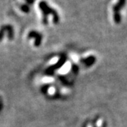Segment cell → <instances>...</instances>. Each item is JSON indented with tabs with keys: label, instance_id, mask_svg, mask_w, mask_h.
<instances>
[{
	"label": "cell",
	"instance_id": "obj_1",
	"mask_svg": "<svg viewBox=\"0 0 127 127\" xmlns=\"http://www.w3.org/2000/svg\"><path fill=\"white\" fill-rule=\"evenodd\" d=\"M39 8L42 11L43 14V23L47 24V16L49 15H52L53 16V21L55 23H57L59 22V16L57 11L52 7H50L49 5L47 4V1H41L39 3Z\"/></svg>",
	"mask_w": 127,
	"mask_h": 127
},
{
	"label": "cell",
	"instance_id": "obj_2",
	"mask_svg": "<svg viewBox=\"0 0 127 127\" xmlns=\"http://www.w3.org/2000/svg\"><path fill=\"white\" fill-rule=\"evenodd\" d=\"M5 32L8 33V37L10 40L13 39L14 37V30L11 25H4L0 28V40L3 38Z\"/></svg>",
	"mask_w": 127,
	"mask_h": 127
},
{
	"label": "cell",
	"instance_id": "obj_3",
	"mask_svg": "<svg viewBox=\"0 0 127 127\" xmlns=\"http://www.w3.org/2000/svg\"><path fill=\"white\" fill-rule=\"evenodd\" d=\"M125 2H126V0H119L117 4L114 6L113 10L114 12V19H115L116 22H119V21H120V16L119 14V11L121 9V8L125 4Z\"/></svg>",
	"mask_w": 127,
	"mask_h": 127
},
{
	"label": "cell",
	"instance_id": "obj_4",
	"mask_svg": "<svg viewBox=\"0 0 127 127\" xmlns=\"http://www.w3.org/2000/svg\"><path fill=\"white\" fill-rule=\"evenodd\" d=\"M28 36L29 38H35V45L36 47L40 45L41 41H42V35L40 32L35 31H32L28 33Z\"/></svg>",
	"mask_w": 127,
	"mask_h": 127
},
{
	"label": "cell",
	"instance_id": "obj_5",
	"mask_svg": "<svg viewBox=\"0 0 127 127\" xmlns=\"http://www.w3.org/2000/svg\"><path fill=\"white\" fill-rule=\"evenodd\" d=\"M64 62V59H61L59 61L58 64H55L54 66H52V67H50V68H49V69H48L47 71H49L50 72H51V71H54L55 69H56V68H59V67H60V66H62V65L63 64Z\"/></svg>",
	"mask_w": 127,
	"mask_h": 127
},
{
	"label": "cell",
	"instance_id": "obj_6",
	"mask_svg": "<svg viewBox=\"0 0 127 127\" xmlns=\"http://www.w3.org/2000/svg\"><path fill=\"white\" fill-rule=\"evenodd\" d=\"M21 11H23L24 13H28L30 11V7L28 4H23L21 6Z\"/></svg>",
	"mask_w": 127,
	"mask_h": 127
},
{
	"label": "cell",
	"instance_id": "obj_7",
	"mask_svg": "<svg viewBox=\"0 0 127 127\" xmlns=\"http://www.w3.org/2000/svg\"><path fill=\"white\" fill-rule=\"evenodd\" d=\"M25 1H26V4L28 5H32L35 1V0H25Z\"/></svg>",
	"mask_w": 127,
	"mask_h": 127
}]
</instances>
